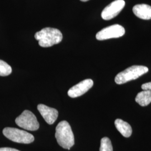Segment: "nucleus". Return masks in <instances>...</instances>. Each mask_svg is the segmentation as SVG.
<instances>
[{"mask_svg":"<svg viewBox=\"0 0 151 151\" xmlns=\"http://www.w3.org/2000/svg\"><path fill=\"white\" fill-rule=\"evenodd\" d=\"M35 38L40 47L47 48L60 43L63 39L62 32L57 29L45 27L36 32Z\"/></svg>","mask_w":151,"mask_h":151,"instance_id":"nucleus-1","label":"nucleus"},{"mask_svg":"<svg viewBox=\"0 0 151 151\" xmlns=\"http://www.w3.org/2000/svg\"><path fill=\"white\" fill-rule=\"evenodd\" d=\"M55 138L60 146L67 150L75 144V137L70 124L67 121H62L55 128Z\"/></svg>","mask_w":151,"mask_h":151,"instance_id":"nucleus-2","label":"nucleus"},{"mask_svg":"<svg viewBox=\"0 0 151 151\" xmlns=\"http://www.w3.org/2000/svg\"><path fill=\"white\" fill-rule=\"evenodd\" d=\"M148 68L143 65H133L120 72L115 78V82L122 85L132 80H134L148 72Z\"/></svg>","mask_w":151,"mask_h":151,"instance_id":"nucleus-3","label":"nucleus"},{"mask_svg":"<svg viewBox=\"0 0 151 151\" xmlns=\"http://www.w3.org/2000/svg\"><path fill=\"white\" fill-rule=\"evenodd\" d=\"M3 134L9 139L19 143L29 144L34 140V137L32 134L15 128H5L3 130Z\"/></svg>","mask_w":151,"mask_h":151,"instance_id":"nucleus-4","label":"nucleus"},{"mask_svg":"<svg viewBox=\"0 0 151 151\" xmlns=\"http://www.w3.org/2000/svg\"><path fill=\"white\" fill-rule=\"evenodd\" d=\"M16 124L24 129L35 131L39 128V123L35 115L29 110H24L15 119Z\"/></svg>","mask_w":151,"mask_h":151,"instance_id":"nucleus-5","label":"nucleus"},{"mask_svg":"<svg viewBox=\"0 0 151 151\" xmlns=\"http://www.w3.org/2000/svg\"><path fill=\"white\" fill-rule=\"evenodd\" d=\"M125 29L119 24L105 27L97 32L96 38L98 40H104L112 38H120L125 34Z\"/></svg>","mask_w":151,"mask_h":151,"instance_id":"nucleus-6","label":"nucleus"},{"mask_svg":"<svg viewBox=\"0 0 151 151\" xmlns=\"http://www.w3.org/2000/svg\"><path fill=\"white\" fill-rule=\"evenodd\" d=\"M125 5L124 0H115L107 6L102 11L101 17L105 20H109L117 16Z\"/></svg>","mask_w":151,"mask_h":151,"instance_id":"nucleus-7","label":"nucleus"},{"mask_svg":"<svg viewBox=\"0 0 151 151\" xmlns=\"http://www.w3.org/2000/svg\"><path fill=\"white\" fill-rule=\"evenodd\" d=\"M93 82L91 79H86L71 87L68 91V95L72 98L81 96L93 86Z\"/></svg>","mask_w":151,"mask_h":151,"instance_id":"nucleus-8","label":"nucleus"},{"mask_svg":"<svg viewBox=\"0 0 151 151\" xmlns=\"http://www.w3.org/2000/svg\"><path fill=\"white\" fill-rule=\"evenodd\" d=\"M38 110L44 119L48 124H53L57 119L58 111L54 108H50L43 104L38 105Z\"/></svg>","mask_w":151,"mask_h":151,"instance_id":"nucleus-9","label":"nucleus"},{"mask_svg":"<svg viewBox=\"0 0 151 151\" xmlns=\"http://www.w3.org/2000/svg\"><path fill=\"white\" fill-rule=\"evenodd\" d=\"M133 11L135 16L143 20L151 19V6L147 4L134 6Z\"/></svg>","mask_w":151,"mask_h":151,"instance_id":"nucleus-10","label":"nucleus"},{"mask_svg":"<svg viewBox=\"0 0 151 151\" xmlns=\"http://www.w3.org/2000/svg\"><path fill=\"white\" fill-rule=\"evenodd\" d=\"M115 125L117 130L124 137H129L132 133L131 126L128 123L120 119H117L115 121Z\"/></svg>","mask_w":151,"mask_h":151,"instance_id":"nucleus-11","label":"nucleus"},{"mask_svg":"<svg viewBox=\"0 0 151 151\" xmlns=\"http://www.w3.org/2000/svg\"><path fill=\"white\" fill-rule=\"evenodd\" d=\"M135 101L142 106H146L151 103V90H144L139 92L135 97Z\"/></svg>","mask_w":151,"mask_h":151,"instance_id":"nucleus-12","label":"nucleus"},{"mask_svg":"<svg viewBox=\"0 0 151 151\" xmlns=\"http://www.w3.org/2000/svg\"><path fill=\"white\" fill-rule=\"evenodd\" d=\"M12 72L11 67L5 61L0 60V76H7L10 75Z\"/></svg>","mask_w":151,"mask_h":151,"instance_id":"nucleus-13","label":"nucleus"},{"mask_svg":"<svg viewBox=\"0 0 151 151\" xmlns=\"http://www.w3.org/2000/svg\"><path fill=\"white\" fill-rule=\"evenodd\" d=\"M111 140L108 137H104L101 140L100 151H113Z\"/></svg>","mask_w":151,"mask_h":151,"instance_id":"nucleus-14","label":"nucleus"},{"mask_svg":"<svg viewBox=\"0 0 151 151\" xmlns=\"http://www.w3.org/2000/svg\"><path fill=\"white\" fill-rule=\"evenodd\" d=\"M141 87L143 90H151V82L143 84Z\"/></svg>","mask_w":151,"mask_h":151,"instance_id":"nucleus-15","label":"nucleus"},{"mask_svg":"<svg viewBox=\"0 0 151 151\" xmlns=\"http://www.w3.org/2000/svg\"><path fill=\"white\" fill-rule=\"evenodd\" d=\"M0 151H20L15 148H8V147H4L0 148Z\"/></svg>","mask_w":151,"mask_h":151,"instance_id":"nucleus-16","label":"nucleus"},{"mask_svg":"<svg viewBox=\"0 0 151 151\" xmlns=\"http://www.w3.org/2000/svg\"><path fill=\"white\" fill-rule=\"evenodd\" d=\"M81 1H83V2H86L87 1H89V0H80Z\"/></svg>","mask_w":151,"mask_h":151,"instance_id":"nucleus-17","label":"nucleus"}]
</instances>
